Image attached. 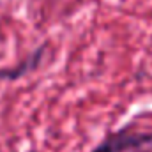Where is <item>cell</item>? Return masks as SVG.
I'll use <instances>...</instances> for the list:
<instances>
[{"mask_svg": "<svg viewBox=\"0 0 152 152\" xmlns=\"http://www.w3.org/2000/svg\"><path fill=\"white\" fill-rule=\"evenodd\" d=\"M152 149V131L124 126L110 131L90 152H147Z\"/></svg>", "mask_w": 152, "mask_h": 152, "instance_id": "6da1fadb", "label": "cell"}, {"mask_svg": "<svg viewBox=\"0 0 152 152\" xmlns=\"http://www.w3.org/2000/svg\"><path fill=\"white\" fill-rule=\"evenodd\" d=\"M44 50L46 48L42 44V46H39L36 51H32L25 60H21L20 64H16L14 67H11V69H0V80H4V81H14V80L21 78V76L28 75L30 71H34L41 64V60H42Z\"/></svg>", "mask_w": 152, "mask_h": 152, "instance_id": "7a4b0ae2", "label": "cell"}]
</instances>
